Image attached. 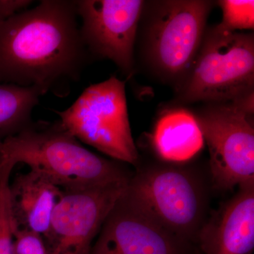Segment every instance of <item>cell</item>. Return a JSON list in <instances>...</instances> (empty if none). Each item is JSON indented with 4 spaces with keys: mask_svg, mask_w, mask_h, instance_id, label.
<instances>
[{
    "mask_svg": "<svg viewBox=\"0 0 254 254\" xmlns=\"http://www.w3.org/2000/svg\"><path fill=\"white\" fill-rule=\"evenodd\" d=\"M75 1L43 0L0 22V83L64 96L91 59Z\"/></svg>",
    "mask_w": 254,
    "mask_h": 254,
    "instance_id": "1",
    "label": "cell"
},
{
    "mask_svg": "<svg viewBox=\"0 0 254 254\" xmlns=\"http://www.w3.org/2000/svg\"><path fill=\"white\" fill-rule=\"evenodd\" d=\"M27 165L63 190H77L128 181L131 176L120 162L85 148L60 120L32 122L0 143V165Z\"/></svg>",
    "mask_w": 254,
    "mask_h": 254,
    "instance_id": "2",
    "label": "cell"
},
{
    "mask_svg": "<svg viewBox=\"0 0 254 254\" xmlns=\"http://www.w3.org/2000/svg\"><path fill=\"white\" fill-rule=\"evenodd\" d=\"M215 5L210 0L145 1L135 47L136 66L139 63L150 76L176 89L199 51Z\"/></svg>",
    "mask_w": 254,
    "mask_h": 254,
    "instance_id": "3",
    "label": "cell"
},
{
    "mask_svg": "<svg viewBox=\"0 0 254 254\" xmlns=\"http://www.w3.org/2000/svg\"><path fill=\"white\" fill-rule=\"evenodd\" d=\"M210 187L195 167L163 162L138 170L127 193L165 230L190 245L207 220Z\"/></svg>",
    "mask_w": 254,
    "mask_h": 254,
    "instance_id": "4",
    "label": "cell"
},
{
    "mask_svg": "<svg viewBox=\"0 0 254 254\" xmlns=\"http://www.w3.org/2000/svg\"><path fill=\"white\" fill-rule=\"evenodd\" d=\"M253 93V32L208 26L191 67L175 90L172 105L234 102Z\"/></svg>",
    "mask_w": 254,
    "mask_h": 254,
    "instance_id": "5",
    "label": "cell"
},
{
    "mask_svg": "<svg viewBox=\"0 0 254 254\" xmlns=\"http://www.w3.org/2000/svg\"><path fill=\"white\" fill-rule=\"evenodd\" d=\"M55 113L78 141L120 163H138L128 119L126 81L113 76L91 85L69 108Z\"/></svg>",
    "mask_w": 254,
    "mask_h": 254,
    "instance_id": "6",
    "label": "cell"
},
{
    "mask_svg": "<svg viewBox=\"0 0 254 254\" xmlns=\"http://www.w3.org/2000/svg\"><path fill=\"white\" fill-rule=\"evenodd\" d=\"M202 105L193 111L208 148L212 188L254 182V115L232 102Z\"/></svg>",
    "mask_w": 254,
    "mask_h": 254,
    "instance_id": "7",
    "label": "cell"
},
{
    "mask_svg": "<svg viewBox=\"0 0 254 254\" xmlns=\"http://www.w3.org/2000/svg\"><path fill=\"white\" fill-rule=\"evenodd\" d=\"M129 180L63 190L43 235L48 254H90L92 242Z\"/></svg>",
    "mask_w": 254,
    "mask_h": 254,
    "instance_id": "8",
    "label": "cell"
},
{
    "mask_svg": "<svg viewBox=\"0 0 254 254\" xmlns=\"http://www.w3.org/2000/svg\"><path fill=\"white\" fill-rule=\"evenodd\" d=\"M80 33L90 58L109 60L128 78L136 72L135 47L145 1L78 0Z\"/></svg>",
    "mask_w": 254,
    "mask_h": 254,
    "instance_id": "9",
    "label": "cell"
},
{
    "mask_svg": "<svg viewBox=\"0 0 254 254\" xmlns=\"http://www.w3.org/2000/svg\"><path fill=\"white\" fill-rule=\"evenodd\" d=\"M190 246L159 225L126 190L107 217L90 254H187Z\"/></svg>",
    "mask_w": 254,
    "mask_h": 254,
    "instance_id": "10",
    "label": "cell"
},
{
    "mask_svg": "<svg viewBox=\"0 0 254 254\" xmlns=\"http://www.w3.org/2000/svg\"><path fill=\"white\" fill-rule=\"evenodd\" d=\"M238 188L202 227L197 240L201 254H253L254 182Z\"/></svg>",
    "mask_w": 254,
    "mask_h": 254,
    "instance_id": "11",
    "label": "cell"
},
{
    "mask_svg": "<svg viewBox=\"0 0 254 254\" xmlns=\"http://www.w3.org/2000/svg\"><path fill=\"white\" fill-rule=\"evenodd\" d=\"M63 190L48 177L35 170L16 175L9 185L13 227L43 236Z\"/></svg>",
    "mask_w": 254,
    "mask_h": 254,
    "instance_id": "12",
    "label": "cell"
},
{
    "mask_svg": "<svg viewBox=\"0 0 254 254\" xmlns=\"http://www.w3.org/2000/svg\"><path fill=\"white\" fill-rule=\"evenodd\" d=\"M155 155L164 163L185 164L204 148L203 133L193 110L169 105L160 112L150 136Z\"/></svg>",
    "mask_w": 254,
    "mask_h": 254,
    "instance_id": "13",
    "label": "cell"
},
{
    "mask_svg": "<svg viewBox=\"0 0 254 254\" xmlns=\"http://www.w3.org/2000/svg\"><path fill=\"white\" fill-rule=\"evenodd\" d=\"M43 95L36 87L0 83V143L33 122L32 113Z\"/></svg>",
    "mask_w": 254,
    "mask_h": 254,
    "instance_id": "14",
    "label": "cell"
},
{
    "mask_svg": "<svg viewBox=\"0 0 254 254\" xmlns=\"http://www.w3.org/2000/svg\"><path fill=\"white\" fill-rule=\"evenodd\" d=\"M217 5L222 11V20L216 28L223 31H253L254 0H220Z\"/></svg>",
    "mask_w": 254,
    "mask_h": 254,
    "instance_id": "15",
    "label": "cell"
},
{
    "mask_svg": "<svg viewBox=\"0 0 254 254\" xmlns=\"http://www.w3.org/2000/svg\"><path fill=\"white\" fill-rule=\"evenodd\" d=\"M13 169L9 165H0V254H13V227L9 203V185Z\"/></svg>",
    "mask_w": 254,
    "mask_h": 254,
    "instance_id": "16",
    "label": "cell"
},
{
    "mask_svg": "<svg viewBox=\"0 0 254 254\" xmlns=\"http://www.w3.org/2000/svg\"><path fill=\"white\" fill-rule=\"evenodd\" d=\"M13 254H49L43 235L13 227Z\"/></svg>",
    "mask_w": 254,
    "mask_h": 254,
    "instance_id": "17",
    "label": "cell"
},
{
    "mask_svg": "<svg viewBox=\"0 0 254 254\" xmlns=\"http://www.w3.org/2000/svg\"><path fill=\"white\" fill-rule=\"evenodd\" d=\"M33 2L31 0H0V22L28 9Z\"/></svg>",
    "mask_w": 254,
    "mask_h": 254,
    "instance_id": "18",
    "label": "cell"
}]
</instances>
